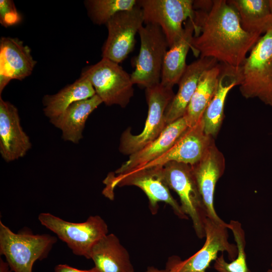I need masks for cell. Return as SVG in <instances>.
I'll list each match as a JSON object with an SVG mask.
<instances>
[{
	"instance_id": "6da1fadb",
	"label": "cell",
	"mask_w": 272,
	"mask_h": 272,
	"mask_svg": "<svg viewBox=\"0 0 272 272\" xmlns=\"http://www.w3.org/2000/svg\"><path fill=\"white\" fill-rule=\"evenodd\" d=\"M193 55L215 59L234 67L241 66L259 38L245 31L236 10L225 0H214L206 10H194Z\"/></svg>"
},
{
	"instance_id": "7a4b0ae2",
	"label": "cell",
	"mask_w": 272,
	"mask_h": 272,
	"mask_svg": "<svg viewBox=\"0 0 272 272\" xmlns=\"http://www.w3.org/2000/svg\"><path fill=\"white\" fill-rule=\"evenodd\" d=\"M57 238L47 234H34L29 229L13 232L0 221V254L14 272H32L37 260L47 258Z\"/></svg>"
},
{
	"instance_id": "3957f363",
	"label": "cell",
	"mask_w": 272,
	"mask_h": 272,
	"mask_svg": "<svg viewBox=\"0 0 272 272\" xmlns=\"http://www.w3.org/2000/svg\"><path fill=\"white\" fill-rule=\"evenodd\" d=\"M241 70V95L246 99L257 98L272 106V27L253 46Z\"/></svg>"
},
{
	"instance_id": "277c9868",
	"label": "cell",
	"mask_w": 272,
	"mask_h": 272,
	"mask_svg": "<svg viewBox=\"0 0 272 272\" xmlns=\"http://www.w3.org/2000/svg\"><path fill=\"white\" fill-rule=\"evenodd\" d=\"M103 182L106 187L103 193L110 199L113 198V190L116 186L133 185L141 188L146 194L152 214L157 213L158 202H163L171 207L179 218L188 219L180 205L171 195L170 188L162 177L159 166L135 169L115 176L110 173Z\"/></svg>"
},
{
	"instance_id": "5b68a950",
	"label": "cell",
	"mask_w": 272,
	"mask_h": 272,
	"mask_svg": "<svg viewBox=\"0 0 272 272\" xmlns=\"http://www.w3.org/2000/svg\"><path fill=\"white\" fill-rule=\"evenodd\" d=\"M159 167L166 184L179 196L182 210L191 219L196 235L202 239L207 217L191 166L172 161Z\"/></svg>"
},
{
	"instance_id": "8992f818",
	"label": "cell",
	"mask_w": 272,
	"mask_h": 272,
	"mask_svg": "<svg viewBox=\"0 0 272 272\" xmlns=\"http://www.w3.org/2000/svg\"><path fill=\"white\" fill-rule=\"evenodd\" d=\"M38 220L65 243L74 254L87 259H90L93 246L108 234V225L98 215L91 216L84 222L73 223L49 213H42Z\"/></svg>"
},
{
	"instance_id": "52a82bcc",
	"label": "cell",
	"mask_w": 272,
	"mask_h": 272,
	"mask_svg": "<svg viewBox=\"0 0 272 272\" xmlns=\"http://www.w3.org/2000/svg\"><path fill=\"white\" fill-rule=\"evenodd\" d=\"M174 95L172 88L165 87L160 83L146 89L148 113L144 129L137 135L132 134L130 129L123 132L119 147L121 153L130 156L160 135L167 125L165 111Z\"/></svg>"
},
{
	"instance_id": "ba28073f",
	"label": "cell",
	"mask_w": 272,
	"mask_h": 272,
	"mask_svg": "<svg viewBox=\"0 0 272 272\" xmlns=\"http://www.w3.org/2000/svg\"><path fill=\"white\" fill-rule=\"evenodd\" d=\"M227 223L218 224L207 218L205 223L206 241L195 254L183 260L177 256L170 257L166 264L168 272H206L218 254L226 252L230 261L238 255L236 244L228 240Z\"/></svg>"
},
{
	"instance_id": "9c48e42d",
	"label": "cell",
	"mask_w": 272,
	"mask_h": 272,
	"mask_svg": "<svg viewBox=\"0 0 272 272\" xmlns=\"http://www.w3.org/2000/svg\"><path fill=\"white\" fill-rule=\"evenodd\" d=\"M135 69L130 75L133 84L146 89L160 83L164 59L169 45L161 28L155 24L143 26Z\"/></svg>"
},
{
	"instance_id": "30bf717a",
	"label": "cell",
	"mask_w": 272,
	"mask_h": 272,
	"mask_svg": "<svg viewBox=\"0 0 272 272\" xmlns=\"http://www.w3.org/2000/svg\"><path fill=\"white\" fill-rule=\"evenodd\" d=\"M92 84L96 94L106 105L125 107L133 95L131 76L121 66L102 58L84 70L81 74Z\"/></svg>"
},
{
	"instance_id": "8fae6325",
	"label": "cell",
	"mask_w": 272,
	"mask_h": 272,
	"mask_svg": "<svg viewBox=\"0 0 272 272\" xmlns=\"http://www.w3.org/2000/svg\"><path fill=\"white\" fill-rule=\"evenodd\" d=\"M143 13L144 24L159 26L169 47L182 35L184 24L194 15L192 0H138Z\"/></svg>"
},
{
	"instance_id": "7c38bea8",
	"label": "cell",
	"mask_w": 272,
	"mask_h": 272,
	"mask_svg": "<svg viewBox=\"0 0 272 272\" xmlns=\"http://www.w3.org/2000/svg\"><path fill=\"white\" fill-rule=\"evenodd\" d=\"M144 24L143 11L138 4L112 17L105 24L108 36L102 47V58L118 64L123 61L133 50L135 35Z\"/></svg>"
},
{
	"instance_id": "4fadbf2b",
	"label": "cell",
	"mask_w": 272,
	"mask_h": 272,
	"mask_svg": "<svg viewBox=\"0 0 272 272\" xmlns=\"http://www.w3.org/2000/svg\"><path fill=\"white\" fill-rule=\"evenodd\" d=\"M206 209L207 218L218 224L226 223L215 211L216 185L224 174L225 159L214 140L206 153L196 164L190 165Z\"/></svg>"
},
{
	"instance_id": "5bb4252c",
	"label": "cell",
	"mask_w": 272,
	"mask_h": 272,
	"mask_svg": "<svg viewBox=\"0 0 272 272\" xmlns=\"http://www.w3.org/2000/svg\"><path fill=\"white\" fill-rule=\"evenodd\" d=\"M214 140L205 132L200 119L195 125L188 127L164 154L135 169L162 166L172 161L193 165L200 160Z\"/></svg>"
},
{
	"instance_id": "9a60e30c",
	"label": "cell",
	"mask_w": 272,
	"mask_h": 272,
	"mask_svg": "<svg viewBox=\"0 0 272 272\" xmlns=\"http://www.w3.org/2000/svg\"><path fill=\"white\" fill-rule=\"evenodd\" d=\"M32 144L21 125L18 109L0 96V153L10 162L23 157Z\"/></svg>"
},
{
	"instance_id": "2e32d148",
	"label": "cell",
	"mask_w": 272,
	"mask_h": 272,
	"mask_svg": "<svg viewBox=\"0 0 272 272\" xmlns=\"http://www.w3.org/2000/svg\"><path fill=\"white\" fill-rule=\"evenodd\" d=\"M30 48L18 38L2 37L0 40V94L12 80L30 76L36 64Z\"/></svg>"
},
{
	"instance_id": "e0dca14e",
	"label": "cell",
	"mask_w": 272,
	"mask_h": 272,
	"mask_svg": "<svg viewBox=\"0 0 272 272\" xmlns=\"http://www.w3.org/2000/svg\"><path fill=\"white\" fill-rule=\"evenodd\" d=\"M242 79L241 67L222 65L217 91L201 117L206 134L215 138L218 135L224 118V106L227 95Z\"/></svg>"
},
{
	"instance_id": "ac0fdd59",
	"label": "cell",
	"mask_w": 272,
	"mask_h": 272,
	"mask_svg": "<svg viewBox=\"0 0 272 272\" xmlns=\"http://www.w3.org/2000/svg\"><path fill=\"white\" fill-rule=\"evenodd\" d=\"M188 127L184 116L167 124L155 140L141 150L130 155L128 159L115 171V174L124 173L141 167L161 157L173 146Z\"/></svg>"
},
{
	"instance_id": "d6986e66",
	"label": "cell",
	"mask_w": 272,
	"mask_h": 272,
	"mask_svg": "<svg viewBox=\"0 0 272 272\" xmlns=\"http://www.w3.org/2000/svg\"><path fill=\"white\" fill-rule=\"evenodd\" d=\"M217 62L212 58L200 57L187 65L178 83V91L166 110L167 124L184 116L202 74L217 64Z\"/></svg>"
},
{
	"instance_id": "ffe728a7",
	"label": "cell",
	"mask_w": 272,
	"mask_h": 272,
	"mask_svg": "<svg viewBox=\"0 0 272 272\" xmlns=\"http://www.w3.org/2000/svg\"><path fill=\"white\" fill-rule=\"evenodd\" d=\"M90 259L99 272H134L128 251L113 233L108 234L93 246Z\"/></svg>"
},
{
	"instance_id": "44dd1931",
	"label": "cell",
	"mask_w": 272,
	"mask_h": 272,
	"mask_svg": "<svg viewBox=\"0 0 272 272\" xmlns=\"http://www.w3.org/2000/svg\"><path fill=\"white\" fill-rule=\"evenodd\" d=\"M102 103L101 99L95 94L90 98L73 103L61 114L49 119L50 122L61 131L63 140L78 144L83 138L89 116Z\"/></svg>"
},
{
	"instance_id": "7402d4cb",
	"label": "cell",
	"mask_w": 272,
	"mask_h": 272,
	"mask_svg": "<svg viewBox=\"0 0 272 272\" xmlns=\"http://www.w3.org/2000/svg\"><path fill=\"white\" fill-rule=\"evenodd\" d=\"M184 25L182 35L169 47L164 59L160 84L166 87L173 88L178 84L187 65L186 56L194 34L192 19H188Z\"/></svg>"
},
{
	"instance_id": "603a6c76",
	"label": "cell",
	"mask_w": 272,
	"mask_h": 272,
	"mask_svg": "<svg viewBox=\"0 0 272 272\" xmlns=\"http://www.w3.org/2000/svg\"><path fill=\"white\" fill-rule=\"evenodd\" d=\"M95 94V91L89 79L81 75L75 82L57 93L44 96L42 99L44 113L49 119L55 117L73 103L87 99Z\"/></svg>"
},
{
	"instance_id": "cb8c5ba5",
	"label": "cell",
	"mask_w": 272,
	"mask_h": 272,
	"mask_svg": "<svg viewBox=\"0 0 272 272\" xmlns=\"http://www.w3.org/2000/svg\"><path fill=\"white\" fill-rule=\"evenodd\" d=\"M221 71L222 65L217 63L204 72L200 77L184 115L189 127L195 125L201 118L216 93Z\"/></svg>"
},
{
	"instance_id": "d4e9b609",
	"label": "cell",
	"mask_w": 272,
	"mask_h": 272,
	"mask_svg": "<svg viewBox=\"0 0 272 272\" xmlns=\"http://www.w3.org/2000/svg\"><path fill=\"white\" fill-rule=\"evenodd\" d=\"M238 14L243 29L249 33L264 34L272 27L268 0H229Z\"/></svg>"
},
{
	"instance_id": "484cf974",
	"label": "cell",
	"mask_w": 272,
	"mask_h": 272,
	"mask_svg": "<svg viewBox=\"0 0 272 272\" xmlns=\"http://www.w3.org/2000/svg\"><path fill=\"white\" fill-rule=\"evenodd\" d=\"M137 0H87L84 2L89 17L95 24H106L118 12L130 10Z\"/></svg>"
},
{
	"instance_id": "4316f807",
	"label": "cell",
	"mask_w": 272,
	"mask_h": 272,
	"mask_svg": "<svg viewBox=\"0 0 272 272\" xmlns=\"http://www.w3.org/2000/svg\"><path fill=\"white\" fill-rule=\"evenodd\" d=\"M21 20L15 4L11 0L0 1V22L5 27L18 24Z\"/></svg>"
},
{
	"instance_id": "83f0119b",
	"label": "cell",
	"mask_w": 272,
	"mask_h": 272,
	"mask_svg": "<svg viewBox=\"0 0 272 272\" xmlns=\"http://www.w3.org/2000/svg\"><path fill=\"white\" fill-rule=\"evenodd\" d=\"M54 272H99L98 269L93 267L91 269L88 270L79 269L67 264H59L56 265L54 267Z\"/></svg>"
},
{
	"instance_id": "f1b7e54d",
	"label": "cell",
	"mask_w": 272,
	"mask_h": 272,
	"mask_svg": "<svg viewBox=\"0 0 272 272\" xmlns=\"http://www.w3.org/2000/svg\"><path fill=\"white\" fill-rule=\"evenodd\" d=\"M0 272H12L8 263L0 258Z\"/></svg>"
},
{
	"instance_id": "f546056e",
	"label": "cell",
	"mask_w": 272,
	"mask_h": 272,
	"mask_svg": "<svg viewBox=\"0 0 272 272\" xmlns=\"http://www.w3.org/2000/svg\"><path fill=\"white\" fill-rule=\"evenodd\" d=\"M144 272H168L165 269H159L155 266H148Z\"/></svg>"
},
{
	"instance_id": "4dcf8cb0",
	"label": "cell",
	"mask_w": 272,
	"mask_h": 272,
	"mask_svg": "<svg viewBox=\"0 0 272 272\" xmlns=\"http://www.w3.org/2000/svg\"><path fill=\"white\" fill-rule=\"evenodd\" d=\"M269 8L271 14L272 15V0H268Z\"/></svg>"
},
{
	"instance_id": "1f68e13d",
	"label": "cell",
	"mask_w": 272,
	"mask_h": 272,
	"mask_svg": "<svg viewBox=\"0 0 272 272\" xmlns=\"http://www.w3.org/2000/svg\"><path fill=\"white\" fill-rule=\"evenodd\" d=\"M266 272H272V269H269Z\"/></svg>"
},
{
	"instance_id": "d6a6232c",
	"label": "cell",
	"mask_w": 272,
	"mask_h": 272,
	"mask_svg": "<svg viewBox=\"0 0 272 272\" xmlns=\"http://www.w3.org/2000/svg\"><path fill=\"white\" fill-rule=\"evenodd\" d=\"M271 266H272V262H271Z\"/></svg>"
}]
</instances>
